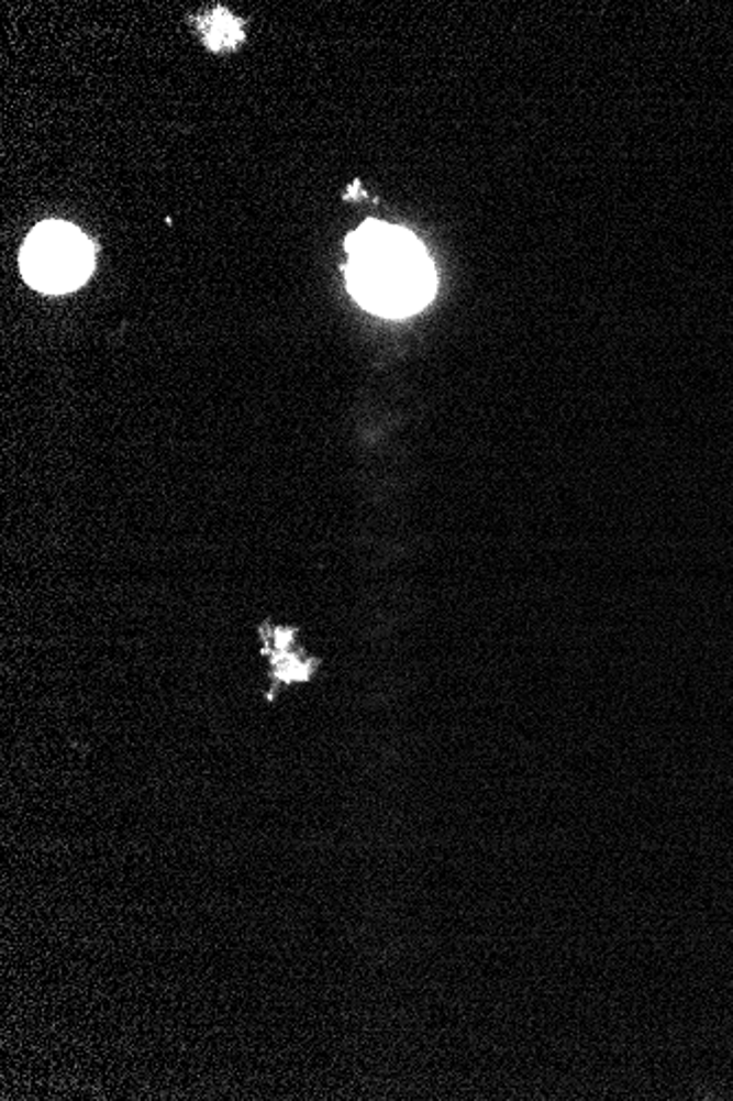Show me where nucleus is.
<instances>
[{"label":"nucleus","instance_id":"nucleus-1","mask_svg":"<svg viewBox=\"0 0 733 1101\" xmlns=\"http://www.w3.org/2000/svg\"><path fill=\"white\" fill-rule=\"evenodd\" d=\"M345 246L349 293L367 310L407 317L422 310L435 295V268L413 233L367 220L347 238Z\"/></svg>","mask_w":733,"mask_h":1101},{"label":"nucleus","instance_id":"nucleus-3","mask_svg":"<svg viewBox=\"0 0 733 1101\" xmlns=\"http://www.w3.org/2000/svg\"><path fill=\"white\" fill-rule=\"evenodd\" d=\"M200 31L204 35V44L213 51L231 48L244 37L240 20H235L226 9H213L209 15H204Z\"/></svg>","mask_w":733,"mask_h":1101},{"label":"nucleus","instance_id":"nucleus-2","mask_svg":"<svg viewBox=\"0 0 733 1101\" xmlns=\"http://www.w3.org/2000/svg\"><path fill=\"white\" fill-rule=\"evenodd\" d=\"M95 264L90 240L62 220L40 222L22 244L20 268L24 279L42 293H68L81 286Z\"/></svg>","mask_w":733,"mask_h":1101}]
</instances>
